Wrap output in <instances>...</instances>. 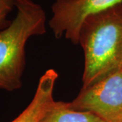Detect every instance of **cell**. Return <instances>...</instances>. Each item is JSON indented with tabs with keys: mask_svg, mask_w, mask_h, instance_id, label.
<instances>
[{
	"mask_svg": "<svg viewBox=\"0 0 122 122\" xmlns=\"http://www.w3.org/2000/svg\"><path fill=\"white\" fill-rule=\"evenodd\" d=\"M86 89L122 69V4L87 18L79 32Z\"/></svg>",
	"mask_w": 122,
	"mask_h": 122,
	"instance_id": "1",
	"label": "cell"
},
{
	"mask_svg": "<svg viewBox=\"0 0 122 122\" xmlns=\"http://www.w3.org/2000/svg\"><path fill=\"white\" fill-rule=\"evenodd\" d=\"M16 14L0 30V90L12 92L22 86L25 45L33 36L46 32V14L33 0H18Z\"/></svg>",
	"mask_w": 122,
	"mask_h": 122,
	"instance_id": "2",
	"label": "cell"
},
{
	"mask_svg": "<svg viewBox=\"0 0 122 122\" xmlns=\"http://www.w3.org/2000/svg\"><path fill=\"white\" fill-rule=\"evenodd\" d=\"M68 104L71 109L93 113L105 122H119L122 115V69L81 89Z\"/></svg>",
	"mask_w": 122,
	"mask_h": 122,
	"instance_id": "3",
	"label": "cell"
},
{
	"mask_svg": "<svg viewBox=\"0 0 122 122\" xmlns=\"http://www.w3.org/2000/svg\"><path fill=\"white\" fill-rule=\"evenodd\" d=\"M121 4L122 0H56L48 25L57 39L65 37L77 45L81 27L87 18Z\"/></svg>",
	"mask_w": 122,
	"mask_h": 122,
	"instance_id": "4",
	"label": "cell"
},
{
	"mask_svg": "<svg viewBox=\"0 0 122 122\" xmlns=\"http://www.w3.org/2000/svg\"><path fill=\"white\" fill-rule=\"evenodd\" d=\"M58 74L54 69L46 71L39 79L35 95L18 117L10 122H38L55 100L53 91Z\"/></svg>",
	"mask_w": 122,
	"mask_h": 122,
	"instance_id": "5",
	"label": "cell"
},
{
	"mask_svg": "<svg viewBox=\"0 0 122 122\" xmlns=\"http://www.w3.org/2000/svg\"><path fill=\"white\" fill-rule=\"evenodd\" d=\"M38 122H105L89 111L71 109L68 102L54 101Z\"/></svg>",
	"mask_w": 122,
	"mask_h": 122,
	"instance_id": "6",
	"label": "cell"
},
{
	"mask_svg": "<svg viewBox=\"0 0 122 122\" xmlns=\"http://www.w3.org/2000/svg\"><path fill=\"white\" fill-rule=\"evenodd\" d=\"M18 0H0V29L8 25L10 21L8 19L9 14L16 8Z\"/></svg>",
	"mask_w": 122,
	"mask_h": 122,
	"instance_id": "7",
	"label": "cell"
},
{
	"mask_svg": "<svg viewBox=\"0 0 122 122\" xmlns=\"http://www.w3.org/2000/svg\"><path fill=\"white\" fill-rule=\"evenodd\" d=\"M119 122H122V117H121V118H120V119H119Z\"/></svg>",
	"mask_w": 122,
	"mask_h": 122,
	"instance_id": "8",
	"label": "cell"
}]
</instances>
